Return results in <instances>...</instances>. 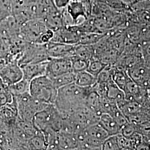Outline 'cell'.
<instances>
[{"instance_id": "cell-19", "label": "cell", "mask_w": 150, "mask_h": 150, "mask_svg": "<svg viewBox=\"0 0 150 150\" xmlns=\"http://www.w3.org/2000/svg\"><path fill=\"white\" fill-rule=\"evenodd\" d=\"M107 64L102 62L101 60L96 58H93L91 59L88 63V67L86 71L88 72L91 75L97 77L98 75L102 71Z\"/></svg>"}, {"instance_id": "cell-23", "label": "cell", "mask_w": 150, "mask_h": 150, "mask_svg": "<svg viewBox=\"0 0 150 150\" xmlns=\"http://www.w3.org/2000/svg\"><path fill=\"white\" fill-rule=\"evenodd\" d=\"M101 150H120L118 145L117 134L109 136L103 142Z\"/></svg>"}, {"instance_id": "cell-28", "label": "cell", "mask_w": 150, "mask_h": 150, "mask_svg": "<svg viewBox=\"0 0 150 150\" xmlns=\"http://www.w3.org/2000/svg\"><path fill=\"white\" fill-rule=\"evenodd\" d=\"M7 88V86H6L4 84V83L3 82V81L2 80L1 78L0 77V91L5 90Z\"/></svg>"}, {"instance_id": "cell-8", "label": "cell", "mask_w": 150, "mask_h": 150, "mask_svg": "<svg viewBox=\"0 0 150 150\" xmlns=\"http://www.w3.org/2000/svg\"><path fill=\"white\" fill-rule=\"evenodd\" d=\"M81 32L77 27L75 26L62 27L54 31V36L50 42L72 45H78Z\"/></svg>"}, {"instance_id": "cell-20", "label": "cell", "mask_w": 150, "mask_h": 150, "mask_svg": "<svg viewBox=\"0 0 150 150\" xmlns=\"http://www.w3.org/2000/svg\"><path fill=\"white\" fill-rule=\"evenodd\" d=\"M72 71L75 73H77L81 71H86L88 67L89 61L86 59H83L76 55H74L71 58Z\"/></svg>"}, {"instance_id": "cell-12", "label": "cell", "mask_w": 150, "mask_h": 150, "mask_svg": "<svg viewBox=\"0 0 150 150\" xmlns=\"http://www.w3.org/2000/svg\"><path fill=\"white\" fill-rule=\"evenodd\" d=\"M47 61L30 63L22 66L23 78L31 81L35 78L46 75Z\"/></svg>"}, {"instance_id": "cell-16", "label": "cell", "mask_w": 150, "mask_h": 150, "mask_svg": "<svg viewBox=\"0 0 150 150\" xmlns=\"http://www.w3.org/2000/svg\"><path fill=\"white\" fill-rule=\"evenodd\" d=\"M30 81L23 78L15 83L8 86L7 88L13 96H17L26 93H30Z\"/></svg>"}, {"instance_id": "cell-15", "label": "cell", "mask_w": 150, "mask_h": 150, "mask_svg": "<svg viewBox=\"0 0 150 150\" xmlns=\"http://www.w3.org/2000/svg\"><path fill=\"white\" fill-rule=\"evenodd\" d=\"M75 83L76 85L82 87H90L97 82L96 77L91 75L87 71L75 73Z\"/></svg>"}, {"instance_id": "cell-24", "label": "cell", "mask_w": 150, "mask_h": 150, "mask_svg": "<svg viewBox=\"0 0 150 150\" xmlns=\"http://www.w3.org/2000/svg\"><path fill=\"white\" fill-rule=\"evenodd\" d=\"M13 101V96L7 88L0 91V108L11 103Z\"/></svg>"}, {"instance_id": "cell-26", "label": "cell", "mask_w": 150, "mask_h": 150, "mask_svg": "<svg viewBox=\"0 0 150 150\" xmlns=\"http://www.w3.org/2000/svg\"><path fill=\"white\" fill-rule=\"evenodd\" d=\"M142 50L143 54L146 55V57H150V43L145 45Z\"/></svg>"}, {"instance_id": "cell-18", "label": "cell", "mask_w": 150, "mask_h": 150, "mask_svg": "<svg viewBox=\"0 0 150 150\" xmlns=\"http://www.w3.org/2000/svg\"><path fill=\"white\" fill-rule=\"evenodd\" d=\"M75 75L76 74L75 72H70L50 79L52 81V83L55 87L57 89H59L64 86H67L74 83Z\"/></svg>"}, {"instance_id": "cell-27", "label": "cell", "mask_w": 150, "mask_h": 150, "mask_svg": "<svg viewBox=\"0 0 150 150\" xmlns=\"http://www.w3.org/2000/svg\"><path fill=\"white\" fill-rule=\"evenodd\" d=\"M8 61L7 59L0 56V71L5 66L6 64L8 63Z\"/></svg>"}, {"instance_id": "cell-2", "label": "cell", "mask_w": 150, "mask_h": 150, "mask_svg": "<svg viewBox=\"0 0 150 150\" xmlns=\"http://www.w3.org/2000/svg\"><path fill=\"white\" fill-rule=\"evenodd\" d=\"M62 121L63 116L54 104H49L35 115L32 122L38 131L44 132L50 129L58 132L61 129Z\"/></svg>"}, {"instance_id": "cell-22", "label": "cell", "mask_w": 150, "mask_h": 150, "mask_svg": "<svg viewBox=\"0 0 150 150\" xmlns=\"http://www.w3.org/2000/svg\"><path fill=\"white\" fill-rule=\"evenodd\" d=\"M113 67L112 64H107L97 76V82L107 83L112 80Z\"/></svg>"}, {"instance_id": "cell-11", "label": "cell", "mask_w": 150, "mask_h": 150, "mask_svg": "<svg viewBox=\"0 0 150 150\" xmlns=\"http://www.w3.org/2000/svg\"><path fill=\"white\" fill-rule=\"evenodd\" d=\"M43 21L47 27L54 31L64 27L62 10L56 8L53 3L51 4L48 12Z\"/></svg>"}, {"instance_id": "cell-5", "label": "cell", "mask_w": 150, "mask_h": 150, "mask_svg": "<svg viewBox=\"0 0 150 150\" xmlns=\"http://www.w3.org/2000/svg\"><path fill=\"white\" fill-rule=\"evenodd\" d=\"M49 59L46 44L29 43L18 60L21 66L34 62L46 61Z\"/></svg>"}, {"instance_id": "cell-1", "label": "cell", "mask_w": 150, "mask_h": 150, "mask_svg": "<svg viewBox=\"0 0 150 150\" xmlns=\"http://www.w3.org/2000/svg\"><path fill=\"white\" fill-rule=\"evenodd\" d=\"M91 87H82L75 83L58 89L54 105L63 116L71 115L81 107L86 106V97Z\"/></svg>"}, {"instance_id": "cell-9", "label": "cell", "mask_w": 150, "mask_h": 150, "mask_svg": "<svg viewBox=\"0 0 150 150\" xmlns=\"http://www.w3.org/2000/svg\"><path fill=\"white\" fill-rule=\"evenodd\" d=\"M73 72L70 58H49L46 75L54 78L66 73Z\"/></svg>"}, {"instance_id": "cell-25", "label": "cell", "mask_w": 150, "mask_h": 150, "mask_svg": "<svg viewBox=\"0 0 150 150\" xmlns=\"http://www.w3.org/2000/svg\"><path fill=\"white\" fill-rule=\"evenodd\" d=\"M71 0H53V4L60 10H64L69 4Z\"/></svg>"}, {"instance_id": "cell-3", "label": "cell", "mask_w": 150, "mask_h": 150, "mask_svg": "<svg viewBox=\"0 0 150 150\" xmlns=\"http://www.w3.org/2000/svg\"><path fill=\"white\" fill-rule=\"evenodd\" d=\"M57 90L51 79L46 75L39 76L30 81V94L40 102L54 104Z\"/></svg>"}, {"instance_id": "cell-14", "label": "cell", "mask_w": 150, "mask_h": 150, "mask_svg": "<svg viewBox=\"0 0 150 150\" xmlns=\"http://www.w3.org/2000/svg\"><path fill=\"white\" fill-rule=\"evenodd\" d=\"M27 150H47V143L43 132H38L28 141Z\"/></svg>"}, {"instance_id": "cell-4", "label": "cell", "mask_w": 150, "mask_h": 150, "mask_svg": "<svg viewBox=\"0 0 150 150\" xmlns=\"http://www.w3.org/2000/svg\"><path fill=\"white\" fill-rule=\"evenodd\" d=\"M13 98L17 105L18 118L25 121H32V118L36 113L49 105L35 99L30 93L13 96Z\"/></svg>"}, {"instance_id": "cell-29", "label": "cell", "mask_w": 150, "mask_h": 150, "mask_svg": "<svg viewBox=\"0 0 150 150\" xmlns=\"http://www.w3.org/2000/svg\"><path fill=\"white\" fill-rule=\"evenodd\" d=\"M147 94H148V97L150 100V87L147 89Z\"/></svg>"}, {"instance_id": "cell-6", "label": "cell", "mask_w": 150, "mask_h": 150, "mask_svg": "<svg viewBox=\"0 0 150 150\" xmlns=\"http://www.w3.org/2000/svg\"><path fill=\"white\" fill-rule=\"evenodd\" d=\"M48 29L43 20L32 19L22 25L20 33L28 42L38 43L40 38Z\"/></svg>"}, {"instance_id": "cell-17", "label": "cell", "mask_w": 150, "mask_h": 150, "mask_svg": "<svg viewBox=\"0 0 150 150\" xmlns=\"http://www.w3.org/2000/svg\"><path fill=\"white\" fill-rule=\"evenodd\" d=\"M75 54L83 59L90 61L94 58V50L93 45L78 44L75 47Z\"/></svg>"}, {"instance_id": "cell-10", "label": "cell", "mask_w": 150, "mask_h": 150, "mask_svg": "<svg viewBox=\"0 0 150 150\" xmlns=\"http://www.w3.org/2000/svg\"><path fill=\"white\" fill-rule=\"evenodd\" d=\"M75 45L50 42L46 43L49 58H71L75 55Z\"/></svg>"}, {"instance_id": "cell-7", "label": "cell", "mask_w": 150, "mask_h": 150, "mask_svg": "<svg viewBox=\"0 0 150 150\" xmlns=\"http://www.w3.org/2000/svg\"><path fill=\"white\" fill-rule=\"evenodd\" d=\"M0 77L6 86L12 85L23 78V73L17 60L8 62L0 71Z\"/></svg>"}, {"instance_id": "cell-21", "label": "cell", "mask_w": 150, "mask_h": 150, "mask_svg": "<svg viewBox=\"0 0 150 150\" xmlns=\"http://www.w3.org/2000/svg\"><path fill=\"white\" fill-rule=\"evenodd\" d=\"M11 16V0H0V23Z\"/></svg>"}, {"instance_id": "cell-13", "label": "cell", "mask_w": 150, "mask_h": 150, "mask_svg": "<svg viewBox=\"0 0 150 150\" xmlns=\"http://www.w3.org/2000/svg\"><path fill=\"white\" fill-rule=\"evenodd\" d=\"M110 136L120 134L121 127L115 118L107 113H102L100 116L99 122Z\"/></svg>"}]
</instances>
